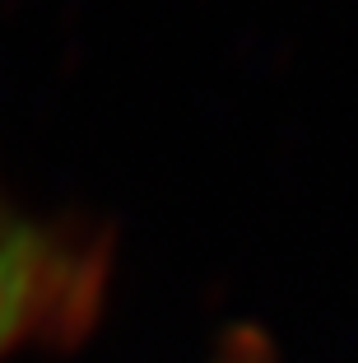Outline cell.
I'll return each instance as SVG.
<instances>
[{"label": "cell", "instance_id": "obj_1", "mask_svg": "<svg viewBox=\"0 0 358 363\" xmlns=\"http://www.w3.org/2000/svg\"><path fill=\"white\" fill-rule=\"evenodd\" d=\"M94 261L74 257L65 238L0 196V354L43 335H70L94 308Z\"/></svg>", "mask_w": 358, "mask_h": 363}]
</instances>
